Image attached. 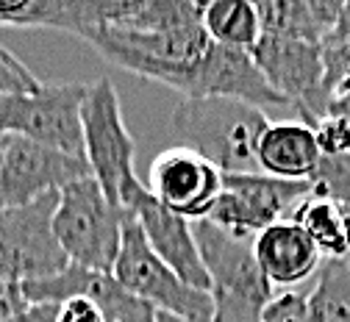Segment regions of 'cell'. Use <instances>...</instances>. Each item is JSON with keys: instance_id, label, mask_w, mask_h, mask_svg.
I'll list each match as a JSON object with an SVG mask.
<instances>
[{"instance_id": "6da1fadb", "label": "cell", "mask_w": 350, "mask_h": 322, "mask_svg": "<svg viewBox=\"0 0 350 322\" xmlns=\"http://www.w3.org/2000/svg\"><path fill=\"white\" fill-rule=\"evenodd\" d=\"M267 128V111L226 98H184L170 120L175 145L195 150L223 175L258 172L256 150Z\"/></svg>"}, {"instance_id": "7a4b0ae2", "label": "cell", "mask_w": 350, "mask_h": 322, "mask_svg": "<svg viewBox=\"0 0 350 322\" xmlns=\"http://www.w3.org/2000/svg\"><path fill=\"white\" fill-rule=\"evenodd\" d=\"M192 231L211 284V322H261L275 289L256 261L253 239L223 231L208 219L192 222Z\"/></svg>"}, {"instance_id": "3957f363", "label": "cell", "mask_w": 350, "mask_h": 322, "mask_svg": "<svg viewBox=\"0 0 350 322\" xmlns=\"http://www.w3.org/2000/svg\"><path fill=\"white\" fill-rule=\"evenodd\" d=\"M83 39L109 64L178 89L184 98H189L195 70L211 44L203 23H187L167 31H90Z\"/></svg>"}, {"instance_id": "277c9868", "label": "cell", "mask_w": 350, "mask_h": 322, "mask_svg": "<svg viewBox=\"0 0 350 322\" xmlns=\"http://www.w3.org/2000/svg\"><path fill=\"white\" fill-rule=\"evenodd\" d=\"M81 131L83 159L90 164L92 178L100 183L111 206L128 211L134 195L142 189V180L134 172V139L125 128L117 92L109 78L86 83L81 106Z\"/></svg>"}, {"instance_id": "5b68a950", "label": "cell", "mask_w": 350, "mask_h": 322, "mask_svg": "<svg viewBox=\"0 0 350 322\" xmlns=\"http://www.w3.org/2000/svg\"><path fill=\"white\" fill-rule=\"evenodd\" d=\"M128 217V211H120L109 203L100 183L90 175L59 192L53 234L70 264L111 272Z\"/></svg>"}, {"instance_id": "8992f818", "label": "cell", "mask_w": 350, "mask_h": 322, "mask_svg": "<svg viewBox=\"0 0 350 322\" xmlns=\"http://www.w3.org/2000/svg\"><path fill=\"white\" fill-rule=\"evenodd\" d=\"M114 278L139 300L161 314H172L187 322H211L214 303L208 292L184 284L148 245L137 217L131 214L122 225V242L111 269Z\"/></svg>"}, {"instance_id": "52a82bcc", "label": "cell", "mask_w": 350, "mask_h": 322, "mask_svg": "<svg viewBox=\"0 0 350 322\" xmlns=\"http://www.w3.org/2000/svg\"><path fill=\"white\" fill-rule=\"evenodd\" d=\"M83 95L86 83H42L28 95L0 98V133L83 159Z\"/></svg>"}, {"instance_id": "ba28073f", "label": "cell", "mask_w": 350, "mask_h": 322, "mask_svg": "<svg viewBox=\"0 0 350 322\" xmlns=\"http://www.w3.org/2000/svg\"><path fill=\"white\" fill-rule=\"evenodd\" d=\"M59 192L42 195L28 206L0 211V278L33 284L56 278L70 267L53 234Z\"/></svg>"}, {"instance_id": "9c48e42d", "label": "cell", "mask_w": 350, "mask_h": 322, "mask_svg": "<svg viewBox=\"0 0 350 322\" xmlns=\"http://www.w3.org/2000/svg\"><path fill=\"white\" fill-rule=\"evenodd\" d=\"M309 192V180H284L265 172L223 175V195L211 209L208 222L237 237L253 239L267 225L289 219Z\"/></svg>"}, {"instance_id": "30bf717a", "label": "cell", "mask_w": 350, "mask_h": 322, "mask_svg": "<svg viewBox=\"0 0 350 322\" xmlns=\"http://www.w3.org/2000/svg\"><path fill=\"white\" fill-rule=\"evenodd\" d=\"M250 56L270 81V86L300 111L306 125H314L328 114L331 92L325 86L320 44L261 33Z\"/></svg>"}, {"instance_id": "8fae6325", "label": "cell", "mask_w": 350, "mask_h": 322, "mask_svg": "<svg viewBox=\"0 0 350 322\" xmlns=\"http://www.w3.org/2000/svg\"><path fill=\"white\" fill-rule=\"evenodd\" d=\"M90 175V164L81 156L42 148L20 136H6L3 164H0V211L28 206L36 198L62 192Z\"/></svg>"}, {"instance_id": "7c38bea8", "label": "cell", "mask_w": 350, "mask_h": 322, "mask_svg": "<svg viewBox=\"0 0 350 322\" xmlns=\"http://www.w3.org/2000/svg\"><path fill=\"white\" fill-rule=\"evenodd\" d=\"M145 189L172 214L189 222L208 219L223 195V172L189 148L172 145L161 150L148 172Z\"/></svg>"}, {"instance_id": "4fadbf2b", "label": "cell", "mask_w": 350, "mask_h": 322, "mask_svg": "<svg viewBox=\"0 0 350 322\" xmlns=\"http://www.w3.org/2000/svg\"><path fill=\"white\" fill-rule=\"evenodd\" d=\"M28 303H64L72 297H83L103 311L109 322H156V308L131 295L111 272H98L70 264L64 272L48 281L25 284Z\"/></svg>"}, {"instance_id": "5bb4252c", "label": "cell", "mask_w": 350, "mask_h": 322, "mask_svg": "<svg viewBox=\"0 0 350 322\" xmlns=\"http://www.w3.org/2000/svg\"><path fill=\"white\" fill-rule=\"evenodd\" d=\"M189 98H226L256 106L261 111L289 106L270 86V81L265 78V72L258 70V64L247 51L223 48V44L214 42L208 44V51L203 53L195 70Z\"/></svg>"}, {"instance_id": "9a60e30c", "label": "cell", "mask_w": 350, "mask_h": 322, "mask_svg": "<svg viewBox=\"0 0 350 322\" xmlns=\"http://www.w3.org/2000/svg\"><path fill=\"white\" fill-rule=\"evenodd\" d=\"M131 214L137 217L142 234L150 245V250L178 275V278L200 292H208V272L203 267L198 242H195V231L192 222L172 214L170 209H164L142 183V189L131 200Z\"/></svg>"}, {"instance_id": "2e32d148", "label": "cell", "mask_w": 350, "mask_h": 322, "mask_svg": "<svg viewBox=\"0 0 350 322\" xmlns=\"http://www.w3.org/2000/svg\"><path fill=\"white\" fill-rule=\"evenodd\" d=\"M253 253L273 289L281 286L286 292L317 275L325 261L317 245L295 219H278L265 231H258L253 237Z\"/></svg>"}, {"instance_id": "e0dca14e", "label": "cell", "mask_w": 350, "mask_h": 322, "mask_svg": "<svg viewBox=\"0 0 350 322\" xmlns=\"http://www.w3.org/2000/svg\"><path fill=\"white\" fill-rule=\"evenodd\" d=\"M320 159L314 131L306 122H270L256 150L258 172L284 180H309Z\"/></svg>"}, {"instance_id": "ac0fdd59", "label": "cell", "mask_w": 350, "mask_h": 322, "mask_svg": "<svg viewBox=\"0 0 350 322\" xmlns=\"http://www.w3.org/2000/svg\"><path fill=\"white\" fill-rule=\"evenodd\" d=\"M289 219L309 234L325 261H350V211L339 200L309 192Z\"/></svg>"}, {"instance_id": "d6986e66", "label": "cell", "mask_w": 350, "mask_h": 322, "mask_svg": "<svg viewBox=\"0 0 350 322\" xmlns=\"http://www.w3.org/2000/svg\"><path fill=\"white\" fill-rule=\"evenodd\" d=\"M203 31L214 44L234 51H253L261 39V25L256 14V3L247 0H214L203 3Z\"/></svg>"}, {"instance_id": "ffe728a7", "label": "cell", "mask_w": 350, "mask_h": 322, "mask_svg": "<svg viewBox=\"0 0 350 322\" xmlns=\"http://www.w3.org/2000/svg\"><path fill=\"white\" fill-rule=\"evenodd\" d=\"M256 14L265 36L312 44H320L325 39V28L314 12V0H261L256 3Z\"/></svg>"}, {"instance_id": "44dd1931", "label": "cell", "mask_w": 350, "mask_h": 322, "mask_svg": "<svg viewBox=\"0 0 350 322\" xmlns=\"http://www.w3.org/2000/svg\"><path fill=\"white\" fill-rule=\"evenodd\" d=\"M309 322H350V261H323L312 292H306Z\"/></svg>"}, {"instance_id": "7402d4cb", "label": "cell", "mask_w": 350, "mask_h": 322, "mask_svg": "<svg viewBox=\"0 0 350 322\" xmlns=\"http://www.w3.org/2000/svg\"><path fill=\"white\" fill-rule=\"evenodd\" d=\"M0 25L56 28L78 36L81 0H12V3H0Z\"/></svg>"}, {"instance_id": "603a6c76", "label": "cell", "mask_w": 350, "mask_h": 322, "mask_svg": "<svg viewBox=\"0 0 350 322\" xmlns=\"http://www.w3.org/2000/svg\"><path fill=\"white\" fill-rule=\"evenodd\" d=\"M314 139L323 159H342L350 156V120L339 111H328L323 120L312 125Z\"/></svg>"}, {"instance_id": "cb8c5ba5", "label": "cell", "mask_w": 350, "mask_h": 322, "mask_svg": "<svg viewBox=\"0 0 350 322\" xmlns=\"http://www.w3.org/2000/svg\"><path fill=\"white\" fill-rule=\"evenodd\" d=\"M42 86V81L6 48H0V98L28 95Z\"/></svg>"}, {"instance_id": "d4e9b609", "label": "cell", "mask_w": 350, "mask_h": 322, "mask_svg": "<svg viewBox=\"0 0 350 322\" xmlns=\"http://www.w3.org/2000/svg\"><path fill=\"white\" fill-rule=\"evenodd\" d=\"M261 322H309L306 314V292L289 289L273 297V303L265 308Z\"/></svg>"}, {"instance_id": "484cf974", "label": "cell", "mask_w": 350, "mask_h": 322, "mask_svg": "<svg viewBox=\"0 0 350 322\" xmlns=\"http://www.w3.org/2000/svg\"><path fill=\"white\" fill-rule=\"evenodd\" d=\"M56 322H109L98 306H92L83 297H72L59 303V319Z\"/></svg>"}, {"instance_id": "4316f807", "label": "cell", "mask_w": 350, "mask_h": 322, "mask_svg": "<svg viewBox=\"0 0 350 322\" xmlns=\"http://www.w3.org/2000/svg\"><path fill=\"white\" fill-rule=\"evenodd\" d=\"M28 297H25V289L23 284H14V281H3L0 278V319H6L23 308H28Z\"/></svg>"}, {"instance_id": "83f0119b", "label": "cell", "mask_w": 350, "mask_h": 322, "mask_svg": "<svg viewBox=\"0 0 350 322\" xmlns=\"http://www.w3.org/2000/svg\"><path fill=\"white\" fill-rule=\"evenodd\" d=\"M56 319H59V303H31L28 308L0 322H56Z\"/></svg>"}, {"instance_id": "f1b7e54d", "label": "cell", "mask_w": 350, "mask_h": 322, "mask_svg": "<svg viewBox=\"0 0 350 322\" xmlns=\"http://www.w3.org/2000/svg\"><path fill=\"white\" fill-rule=\"evenodd\" d=\"M331 103H336V106H350V75H347V78L334 89Z\"/></svg>"}, {"instance_id": "f546056e", "label": "cell", "mask_w": 350, "mask_h": 322, "mask_svg": "<svg viewBox=\"0 0 350 322\" xmlns=\"http://www.w3.org/2000/svg\"><path fill=\"white\" fill-rule=\"evenodd\" d=\"M156 322H187V319H178V317H172V314H156Z\"/></svg>"}, {"instance_id": "4dcf8cb0", "label": "cell", "mask_w": 350, "mask_h": 322, "mask_svg": "<svg viewBox=\"0 0 350 322\" xmlns=\"http://www.w3.org/2000/svg\"><path fill=\"white\" fill-rule=\"evenodd\" d=\"M331 109H334V111H339V114H345V117L350 120V106H336V103H331V106H328V111H331Z\"/></svg>"}, {"instance_id": "1f68e13d", "label": "cell", "mask_w": 350, "mask_h": 322, "mask_svg": "<svg viewBox=\"0 0 350 322\" xmlns=\"http://www.w3.org/2000/svg\"><path fill=\"white\" fill-rule=\"evenodd\" d=\"M3 150H6V133H0V164H3Z\"/></svg>"}]
</instances>
